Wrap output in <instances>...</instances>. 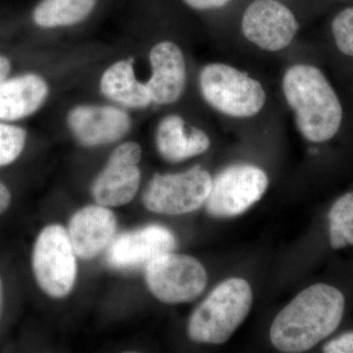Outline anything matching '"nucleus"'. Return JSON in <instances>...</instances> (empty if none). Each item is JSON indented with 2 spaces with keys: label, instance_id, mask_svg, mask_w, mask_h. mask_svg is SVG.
<instances>
[{
  "label": "nucleus",
  "instance_id": "obj_1",
  "mask_svg": "<svg viewBox=\"0 0 353 353\" xmlns=\"http://www.w3.org/2000/svg\"><path fill=\"white\" fill-rule=\"evenodd\" d=\"M345 306V296L336 288L311 285L276 316L270 329L272 343L283 352H307L336 331Z\"/></svg>",
  "mask_w": 353,
  "mask_h": 353
},
{
  "label": "nucleus",
  "instance_id": "obj_2",
  "mask_svg": "<svg viewBox=\"0 0 353 353\" xmlns=\"http://www.w3.org/2000/svg\"><path fill=\"white\" fill-rule=\"evenodd\" d=\"M283 92L294 111L297 130L311 143L334 138L343 122V106L324 73L308 64H296L285 71Z\"/></svg>",
  "mask_w": 353,
  "mask_h": 353
},
{
  "label": "nucleus",
  "instance_id": "obj_3",
  "mask_svg": "<svg viewBox=\"0 0 353 353\" xmlns=\"http://www.w3.org/2000/svg\"><path fill=\"white\" fill-rule=\"evenodd\" d=\"M252 301V288L243 279L232 278L221 283L190 316V340L209 345L225 343L245 321Z\"/></svg>",
  "mask_w": 353,
  "mask_h": 353
},
{
  "label": "nucleus",
  "instance_id": "obj_4",
  "mask_svg": "<svg viewBox=\"0 0 353 353\" xmlns=\"http://www.w3.org/2000/svg\"><path fill=\"white\" fill-rule=\"evenodd\" d=\"M202 97L214 110L234 118L256 115L266 102L259 81L224 63H210L199 74Z\"/></svg>",
  "mask_w": 353,
  "mask_h": 353
},
{
  "label": "nucleus",
  "instance_id": "obj_5",
  "mask_svg": "<svg viewBox=\"0 0 353 353\" xmlns=\"http://www.w3.org/2000/svg\"><path fill=\"white\" fill-rule=\"evenodd\" d=\"M76 252L68 232L59 225L44 228L34 241L32 268L43 292L54 299L68 296L75 284Z\"/></svg>",
  "mask_w": 353,
  "mask_h": 353
},
{
  "label": "nucleus",
  "instance_id": "obj_6",
  "mask_svg": "<svg viewBox=\"0 0 353 353\" xmlns=\"http://www.w3.org/2000/svg\"><path fill=\"white\" fill-rule=\"evenodd\" d=\"M208 273L194 257L165 253L146 265L145 281L153 296L166 303H183L201 296Z\"/></svg>",
  "mask_w": 353,
  "mask_h": 353
},
{
  "label": "nucleus",
  "instance_id": "obj_7",
  "mask_svg": "<svg viewBox=\"0 0 353 353\" xmlns=\"http://www.w3.org/2000/svg\"><path fill=\"white\" fill-rule=\"evenodd\" d=\"M212 185L208 172L201 166L176 174H157L143 194V204L158 214L192 212L206 201Z\"/></svg>",
  "mask_w": 353,
  "mask_h": 353
},
{
  "label": "nucleus",
  "instance_id": "obj_8",
  "mask_svg": "<svg viewBox=\"0 0 353 353\" xmlns=\"http://www.w3.org/2000/svg\"><path fill=\"white\" fill-rule=\"evenodd\" d=\"M268 185V176L259 167L250 164L228 167L212 181L206 209L214 217L243 214L261 199Z\"/></svg>",
  "mask_w": 353,
  "mask_h": 353
},
{
  "label": "nucleus",
  "instance_id": "obj_9",
  "mask_svg": "<svg viewBox=\"0 0 353 353\" xmlns=\"http://www.w3.org/2000/svg\"><path fill=\"white\" fill-rule=\"evenodd\" d=\"M299 23L280 0H253L241 18L245 38L261 50L277 52L296 38Z\"/></svg>",
  "mask_w": 353,
  "mask_h": 353
},
{
  "label": "nucleus",
  "instance_id": "obj_10",
  "mask_svg": "<svg viewBox=\"0 0 353 353\" xmlns=\"http://www.w3.org/2000/svg\"><path fill=\"white\" fill-rule=\"evenodd\" d=\"M141 158V148L137 143L128 141L115 148L92 185L95 201L106 208L129 203L138 192Z\"/></svg>",
  "mask_w": 353,
  "mask_h": 353
},
{
  "label": "nucleus",
  "instance_id": "obj_11",
  "mask_svg": "<svg viewBox=\"0 0 353 353\" xmlns=\"http://www.w3.org/2000/svg\"><path fill=\"white\" fill-rule=\"evenodd\" d=\"M176 239L170 230L159 225H150L121 234L110 243L108 261L119 269L138 268L153 259L173 252Z\"/></svg>",
  "mask_w": 353,
  "mask_h": 353
},
{
  "label": "nucleus",
  "instance_id": "obj_12",
  "mask_svg": "<svg viewBox=\"0 0 353 353\" xmlns=\"http://www.w3.org/2000/svg\"><path fill=\"white\" fill-rule=\"evenodd\" d=\"M67 121L75 138L85 146L115 143L131 129L129 114L115 106H77Z\"/></svg>",
  "mask_w": 353,
  "mask_h": 353
},
{
  "label": "nucleus",
  "instance_id": "obj_13",
  "mask_svg": "<svg viewBox=\"0 0 353 353\" xmlns=\"http://www.w3.org/2000/svg\"><path fill=\"white\" fill-rule=\"evenodd\" d=\"M152 76L145 83L154 103L167 105L182 97L187 83V66L182 50L172 41L155 44L150 53Z\"/></svg>",
  "mask_w": 353,
  "mask_h": 353
},
{
  "label": "nucleus",
  "instance_id": "obj_14",
  "mask_svg": "<svg viewBox=\"0 0 353 353\" xmlns=\"http://www.w3.org/2000/svg\"><path fill=\"white\" fill-rule=\"evenodd\" d=\"M117 221L106 206L90 205L70 221L68 234L76 255L82 259L97 256L113 241Z\"/></svg>",
  "mask_w": 353,
  "mask_h": 353
},
{
  "label": "nucleus",
  "instance_id": "obj_15",
  "mask_svg": "<svg viewBox=\"0 0 353 353\" xmlns=\"http://www.w3.org/2000/svg\"><path fill=\"white\" fill-rule=\"evenodd\" d=\"M50 94L46 79L36 73L6 78L0 82V121L15 122L36 113Z\"/></svg>",
  "mask_w": 353,
  "mask_h": 353
},
{
  "label": "nucleus",
  "instance_id": "obj_16",
  "mask_svg": "<svg viewBox=\"0 0 353 353\" xmlns=\"http://www.w3.org/2000/svg\"><path fill=\"white\" fill-rule=\"evenodd\" d=\"M158 152L167 161L181 162L208 152L210 139L196 128H188L181 116L168 115L160 121L157 130Z\"/></svg>",
  "mask_w": 353,
  "mask_h": 353
},
{
  "label": "nucleus",
  "instance_id": "obj_17",
  "mask_svg": "<svg viewBox=\"0 0 353 353\" xmlns=\"http://www.w3.org/2000/svg\"><path fill=\"white\" fill-rule=\"evenodd\" d=\"M99 88L104 97L125 108H145L152 102L145 83L137 79L132 58L108 67L101 76Z\"/></svg>",
  "mask_w": 353,
  "mask_h": 353
},
{
  "label": "nucleus",
  "instance_id": "obj_18",
  "mask_svg": "<svg viewBox=\"0 0 353 353\" xmlns=\"http://www.w3.org/2000/svg\"><path fill=\"white\" fill-rule=\"evenodd\" d=\"M97 3V0H41L32 11V21L43 29L68 27L88 18Z\"/></svg>",
  "mask_w": 353,
  "mask_h": 353
},
{
  "label": "nucleus",
  "instance_id": "obj_19",
  "mask_svg": "<svg viewBox=\"0 0 353 353\" xmlns=\"http://www.w3.org/2000/svg\"><path fill=\"white\" fill-rule=\"evenodd\" d=\"M329 236L334 250L353 245V192L343 194L332 206Z\"/></svg>",
  "mask_w": 353,
  "mask_h": 353
},
{
  "label": "nucleus",
  "instance_id": "obj_20",
  "mask_svg": "<svg viewBox=\"0 0 353 353\" xmlns=\"http://www.w3.org/2000/svg\"><path fill=\"white\" fill-rule=\"evenodd\" d=\"M26 143V130L0 121V168L14 163L24 152Z\"/></svg>",
  "mask_w": 353,
  "mask_h": 353
},
{
  "label": "nucleus",
  "instance_id": "obj_21",
  "mask_svg": "<svg viewBox=\"0 0 353 353\" xmlns=\"http://www.w3.org/2000/svg\"><path fill=\"white\" fill-rule=\"evenodd\" d=\"M332 32L338 50L353 57V6L345 7L334 16Z\"/></svg>",
  "mask_w": 353,
  "mask_h": 353
},
{
  "label": "nucleus",
  "instance_id": "obj_22",
  "mask_svg": "<svg viewBox=\"0 0 353 353\" xmlns=\"http://www.w3.org/2000/svg\"><path fill=\"white\" fill-rule=\"evenodd\" d=\"M326 353H353V332H348L329 341L323 347Z\"/></svg>",
  "mask_w": 353,
  "mask_h": 353
},
{
  "label": "nucleus",
  "instance_id": "obj_23",
  "mask_svg": "<svg viewBox=\"0 0 353 353\" xmlns=\"http://www.w3.org/2000/svg\"><path fill=\"white\" fill-rule=\"evenodd\" d=\"M190 8L196 10H211L222 8L229 4L232 0H183Z\"/></svg>",
  "mask_w": 353,
  "mask_h": 353
},
{
  "label": "nucleus",
  "instance_id": "obj_24",
  "mask_svg": "<svg viewBox=\"0 0 353 353\" xmlns=\"http://www.w3.org/2000/svg\"><path fill=\"white\" fill-rule=\"evenodd\" d=\"M12 194L6 183L0 181V216L4 214L10 208Z\"/></svg>",
  "mask_w": 353,
  "mask_h": 353
},
{
  "label": "nucleus",
  "instance_id": "obj_25",
  "mask_svg": "<svg viewBox=\"0 0 353 353\" xmlns=\"http://www.w3.org/2000/svg\"><path fill=\"white\" fill-rule=\"evenodd\" d=\"M11 68H12V64H11L10 59L6 55L0 54V82L8 78Z\"/></svg>",
  "mask_w": 353,
  "mask_h": 353
},
{
  "label": "nucleus",
  "instance_id": "obj_26",
  "mask_svg": "<svg viewBox=\"0 0 353 353\" xmlns=\"http://www.w3.org/2000/svg\"><path fill=\"white\" fill-rule=\"evenodd\" d=\"M2 305H3V284H2V280L0 278V315H1Z\"/></svg>",
  "mask_w": 353,
  "mask_h": 353
}]
</instances>
